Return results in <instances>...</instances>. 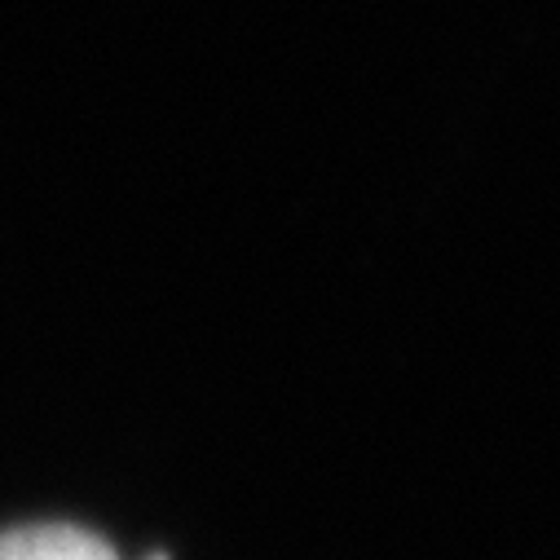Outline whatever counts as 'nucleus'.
Returning <instances> with one entry per match:
<instances>
[{
  "label": "nucleus",
  "instance_id": "f257e3e1",
  "mask_svg": "<svg viewBox=\"0 0 560 560\" xmlns=\"http://www.w3.org/2000/svg\"><path fill=\"white\" fill-rule=\"evenodd\" d=\"M0 560H119L110 542L75 525H27L0 534Z\"/></svg>",
  "mask_w": 560,
  "mask_h": 560
}]
</instances>
